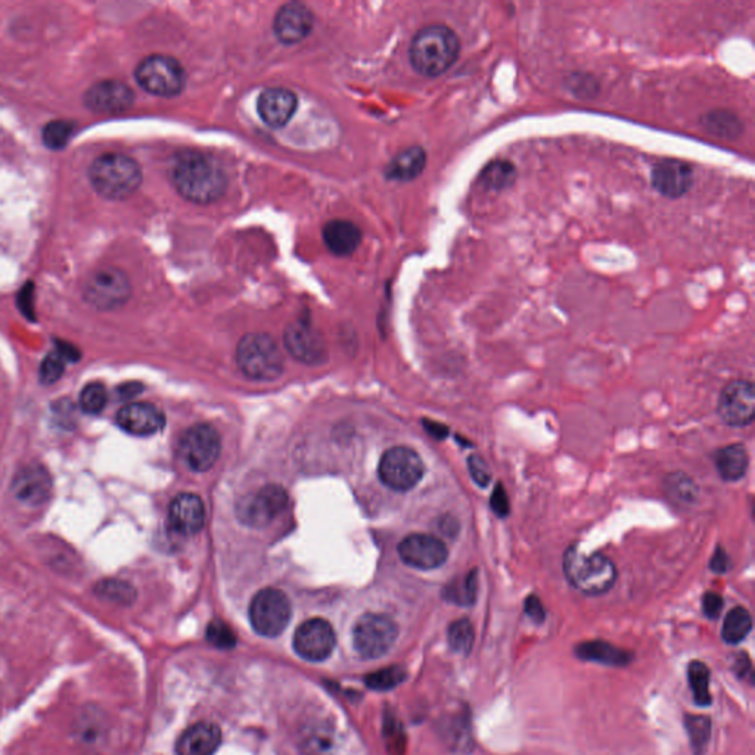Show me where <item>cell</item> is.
<instances>
[{"instance_id": "obj_1", "label": "cell", "mask_w": 755, "mask_h": 755, "mask_svg": "<svg viewBox=\"0 0 755 755\" xmlns=\"http://www.w3.org/2000/svg\"><path fill=\"white\" fill-rule=\"evenodd\" d=\"M172 182L185 200L210 204L219 200L228 188L225 170L210 155L189 152L177 157Z\"/></svg>"}, {"instance_id": "obj_2", "label": "cell", "mask_w": 755, "mask_h": 755, "mask_svg": "<svg viewBox=\"0 0 755 755\" xmlns=\"http://www.w3.org/2000/svg\"><path fill=\"white\" fill-rule=\"evenodd\" d=\"M461 54L458 34L444 24H431L415 34L410 43L409 59L416 73L440 77L455 65Z\"/></svg>"}, {"instance_id": "obj_3", "label": "cell", "mask_w": 755, "mask_h": 755, "mask_svg": "<svg viewBox=\"0 0 755 755\" xmlns=\"http://www.w3.org/2000/svg\"><path fill=\"white\" fill-rule=\"evenodd\" d=\"M93 189L107 200H126L142 183L141 166L124 154H104L89 169Z\"/></svg>"}, {"instance_id": "obj_4", "label": "cell", "mask_w": 755, "mask_h": 755, "mask_svg": "<svg viewBox=\"0 0 755 755\" xmlns=\"http://www.w3.org/2000/svg\"><path fill=\"white\" fill-rule=\"evenodd\" d=\"M564 574L568 583L589 596L610 592L617 580V568L602 553L584 555L577 546H571L564 555Z\"/></svg>"}, {"instance_id": "obj_5", "label": "cell", "mask_w": 755, "mask_h": 755, "mask_svg": "<svg viewBox=\"0 0 755 755\" xmlns=\"http://www.w3.org/2000/svg\"><path fill=\"white\" fill-rule=\"evenodd\" d=\"M236 362L245 377L273 381L284 372V357L278 344L267 334H248L239 341Z\"/></svg>"}, {"instance_id": "obj_6", "label": "cell", "mask_w": 755, "mask_h": 755, "mask_svg": "<svg viewBox=\"0 0 755 755\" xmlns=\"http://www.w3.org/2000/svg\"><path fill=\"white\" fill-rule=\"evenodd\" d=\"M135 77L142 89L163 98L179 95L186 85L185 68L167 55H151L139 62Z\"/></svg>"}, {"instance_id": "obj_7", "label": "cell", "mask_w": 755, "mask_h": 755, "mask_svg": "<svg viewBox=\"0 0 755 755\" xmlns=\"http://www.w3.org/2000/svg\"><path fill=\"white\" fill-rule=\"evenodd\" d=\"M291 602L282 590L267 587L260 590L250 605L253 629L266 638H276L287 629L291 620Z\"/></svg>"}, {"instance_id": "obj_8", "label": "cell", "mask_w": 755, "mask_h": 755, "mask_svg": "<svg viewBox=\"0 0 755 755\" xmlns=\"http://www.w3.org/2000/svg\"><path fill=\"white\" fill-rule=\"evenodd\" d=\"M379 478L388 489L409 492L418 486L425 474L421 456L406 446L391 447L379 462Z\"/></svg>"}, {"instance_id": "obj_9", "label": "cell", "mask_w": 755, "mask_h": 755, "mask_svg": "<svg viewBox=\"0 0 755 755\" xmlns=\"http://www.w3.org/2000/svg\"><path fill=\"white\" fill-rule=\"evenodd\" d=\"M399 636L393 618L385 614H365L353 630V643L363 658H379L387 654Z\"/></svg>"}, {"instance_id": "obj_10", "label": "cell", "mask_w": 755, "mask_h": 755, "mask_svg": "<svg viewBox=\"0 0 755 755\" xmlns=\"http://www.w3.org/2000/svg\"><path fill=\"white\" fill-rule=\"evenodd\" d=\"M222 450L216 428L197 424L188 428L179 441V455L191 471L205 472L213 468Z\"/></svg>"}, {"instance_id": "obj_11", "label": "cell", "mask_w": 755, "mask_h": 755, "mask_svg": "<svg viewBox=\"0 0 755 755\" xmlns=\"http://www.w3.org/2000/svg\"><path fill=\"white\" fill-rule=\"evenodd\" d=\"M130 292L129 279L114 267L96 270L83 288L85 300L98 310L118 309L129 300Z\"/></svg>"}, {"instance_id": "obj_12", "label": "cell", "mask_w": 755, "mask_h": 755, "mask_svg": "<svg viewBox=\"0 0 755 755\" xmlns=\"http://www.w3.org/2000/svg\"><path fill=\"white\" fill-rule=\"evenodd\" d=\"M288 502L290 499L284 487L269 484L259 492L241 500L238 506V518L248 527H267L287 509Z\"/></svg>"}, {"instance_id": "obj_13", "label": "cell", "mask_w": 755, "mask_h": 755, "mask_svg": "<svg viewBox=\"0 0 755 755\" xmlns=\"http://www.w3.org/2000/svg\"><path fill=\"white\" fill-rule=\"evenodd\" d=\"M284 343L291 356L304 365H322L328 359L325 337L307 320H295L288 325Z\"/></svg>"}, {"instance_id": "obj_14", "label": "cell", "mask_w": 755, "mask_h": 755, "mask_svg": "<svg viewBox=\"0 0 755 755\" xmlns=\"http://www.w3.org/2000/svg\"><path fill=\"white\" fill-rule=\"evenodd\" d=\"M720 418L730 427H747L755 418V391L753 382L738 379L723 388L717 406Z\"/></svg>"}, {"instance_id": "obj_15", "label": "cell", "mask_w": 755, "mask_h": 755, "mask_svg": "<svg viewBox=\"0 0 755 755\" xmlns=\"http://www.w3.org/2000/svg\"><path fill=\"white\" fill-rule=\"evenodd\" d=\"M337 645L334 627L322 618L304 621L294 635V649L301 658L320 663L331 657Z\"/></svg>"}, {"instance_id": "obj_16", "label": "cell", "mask_w": 755, "mask_h": 755, "mask_svg": "<svg viewBox=\"0 0 755 755\" xmlns=\"http://www.w3.org/2000/svg\"><path fill=\"white\" fill-rule=\"evenodd\" d=\"M399 555L409 567L430 571L447 561L449 549L443 540L431 534H410L400 542Z\"/></svg>"}, {"instance_id": "obj_17", "label": "cell", "mask_w": 755, "mask_h": 755, "mask_svg": "<svg viewBox=\"0 0 755 755\" xmlns=\"http://www.w3.org/2000/svg\"><path fill=\"white\" fill-rule=\"evenodd\" d=\"M652 188L668 198L677 200L691 191L695 183V170L686 161L663 158L651 170Z\"/></svg>"}, {"instance_id": "obj_18", "label": "cell", "mask_w": 755, "mask_h": 755, "mask_svg": "<svg viewBox=\"0 0 755 755\" xmlns=\"http://www.w3.org/2000/svg\"><path fill=\"white\" fill-rule=\"evenodd\" d=\"M117 425L132 436L149 437L163 430L166 416L152 403H130L117 413Z\"/></svg>"}, {"instance_id": "obj_19", "label": "cell", "mask_w": 755, "mask_h": 755, "mask_svg": "<svg viewBox=\"0 0 755 755\" xmlns=\"http://www.w3.org/2000/svg\"><path fill=\"white\" fill-rule=\"evenodd\" d=\"M12 494L27 506H40L48 502L52 493V478L43 466H24L12 480Z\"/></svg>"}, {"instance_id": "obj_20", "label": "cell", "mask_w": 755, "mask_h": 755, "mask_svg": "<svg viewBox=\"0 0 755 755\" xmlns=\"http://www.w3.org/2000/svg\"><path fill=\"white\" fill-rule=\"evenodd\" d=\"M313 23L315 18L312 11L303 3L292 2L276 12L273 30L282 43L294 45L309 36L313 30Z\"/></svg>"}, {"instance_id": "obj_21", "label": "cell", "mask_w": 755, "mask_h": 755, "mask_svg": "<svg viewBox=\"0 0 755 755\" xmlns=\"http://www.w3.org/2000/svg\"><path fill=\"white\" fill-rule=\"evenodd\" d=\"M169 523L180 536L200 533L205 523L203 500L194 493H180L170 503Z\"/></svg>"}, {"instance_id": "obj_22", "label": "cell", "mask_w": 755, "mask_h": 755, "mask_svg": "<svg viewBox=\"0 0 755 755\" xmlns=\"http://www.w3.org/2000/svg\"><path fill=\"white\" fill-rule=\"evenodd\" d=\"M132 89L116 80H107L93 85L86 92L85 104L89 110L102 114L123 113L133 104Z\"/></svg>"}, {"instance_id": "obj_23", "label": "cell", "mask_w": 755, "mask_h": 755, "mask_svg": "<svg viewBox=\"0 0 755 755\" xmlns=\"http://www.w3.org/2000/svg\"><path fill=\"white\" fill-rule=\"evenodd\" d=\"M297 107L295 93L284 88L266 89L257 99V113L267 126L275 129H281L290 123Z\"/></svg>"}, {"instance_id": "obj_24", "label": "cell", "mask_w": 755, "mask_h": 755, "mask_svg": "<svg viewBox=\"0 0 755 755\" xmlns=\"http://www.w3.org/2000/svg\"><path fill=\"white\" fill-rule=\"evenodd\" d=\"M222 732L213 723L189 727L177 741V755H213L219 750Z\"/></svg>"}, {"instance_id": "obj_25", "label": "cell", "mask_w": 755, "mask_h": 755, "mask_svg": "<svg viewBox=\"0 0 755 755\" xmlns=\"http://www.w3.org/2000/svg\"><path fill=\"white\" fill-rule=\"evenodd\" d=\"M360 241H362V232L349 220H331L323 228V242L335 256H350L357 250Z\"/></svg>"}, {"instance_id": "obj_26", "label": "cell", "mask_w": 755, "mask_h": 755, "mask_svg": "<svg viewBox=\"0 0 755 755\" xmlns=\"http://www.w3.org/2000/svg\"><path fill=\"white\" fill-rule=\"evenodd\" d=\"M427 166V152L422 146H409L388 164L385 176L397 182H407L421 176Z\"/></svg>"}, {"instance_id": "obj_27", "label": "cell", "mask_w": 755, "mask_h": 755, "mask_svg": "<svg viewBox=\"0 0 755 755\" xmlns=\"http://www.w3.org/2000/svg\"><path fill=\"white\" fill-rule=\"evenodd\" d=\"M577 657L590 663L604 664V666L624 667L632 663L635 655L632 652L617 648L604 640L580 643L576 648Z\"/></svg>"}, {"instance_id": "obj_28", "label": "cell", "mask_w": 755, "mask_h": 755, "mask_svg": "<svg viewBox=\"0 0 755 755\" xmlns=\"http://www.w3.org/2000/svg\"><path fill=\"white\" fill-rule=\"evenodd\" d=\"M717 472L725 481H739L745 477L750 465L747 449L744 444L736 443L722 447L714 455Z\"/></svg>"}, {"instance_id": "obj_29", "label": "cell", "mask_w": 755, "mask_h": 755, "mask_svg": "<svg viewBox=\"0 0 755 755\" xmlns=\"http://www.w3.org/2000/svg\"><path fill=\"white\" fill-rule=\"evenodd\" d=\"M701 124L705 132L725 141L739 138L744 130V124L739 117L727 110L710 111L702 117Z\"/></svg>"}, {"instance_id": "obj_30", "label": "cell", "mask_w": 755, "mask_h": 755, "mask_svg": "<svg viewBox=\"0 0 755 755\" xmlns=\"http://www.w3.org/2000/svg\"><path fill=\"white\" fill-rule=\"evenodd\" d=\"M517 180V167L508 160H494L481 170L478 182L487 191L500 192L511 188Z\"/></svg>"}, {"instance_id": "obj_31", "label": "cell", "mask_w": 755, "mask_h": 755, "mask_svg": "<svg viewBox=\"0 0 755 755\" xmlns=\"http://www.w3.org/2000/svg\"><path fill=\"white\" fill-rule=\"evenodd\" d=\"M444 599L461 607H471L478 596V571H469L466 576L458 577L447 584L443 592Z\"/></svg>"}, {"instance_id": "obj_32", "label": "cell", "mask_w": 755, "mask_h": 755, "mask_svg": "<svg viewBox=\"0 0 755 755\" xmlns=\"http://www.w3.org/2000/svg\"><path fill=\"white\" fill-rule=\"evenodd\" d=\"M753 630V618L750 612L742 607L733 608L723 621L722 636L730 645L741 643Z\"/></svg>"}, {"instance_id": "obj_33", "label": "cell", "mask_w": 755, "mask_h": 755, "mask_svg": "<svg viewBox=\"0 0 755 755\" xmlns=\"http://www.w3.org/2000/svg\"><path fill=\"white\" fill-rule=\"evenodd\" d=\"M688 677L695 702L701 707H708L711 704L710 670L701 661H694L688 668Z\"/></svg>"}, {"instance_id": "obj_34", "label": "cell", "mask_w": 755, "mask_h": 755, "mask_svg": "<svg viewBox=\"0 0 755 755\" xmlns=\"http://www.w3.org/2000/svg\"><path fill=\"white\" fill-rule=\"evenodd\" d=\"M450 648L456 654L468 655L474 646V627L468 618L453 621L447 632Z\"/></svg>"}, {"instance_id": "obj_35", "label": "cell", "mask_w": 755, "mask_h": 755, "mask_svg": "<svg viewBox=\"0 0 755 755\" xmlns=\"http://www.w3.org/2000/svg\"><path fill=\"white\" fill-rule=\"evenodd\" d=\"M99 598L107 599L118 605H129L135 601V589L126 581L105 580L96 586Z\"/></svg>"}, {"instance_id": "obj_36", "label": "cell", "mask_w": 755, "mask_h": 755, "mask_svg": "<svg viewBox=\"0 0 755 755\" xmlns=\"http://www.w3.org/2000/svg\"><path fill=\"white\" fill-rule=\"evenodd\" d=\"M685 726L695 755L704 754L708 741H710L711 720L708 717L689 716L688 714L685 719Z\"/></svg>"}, {"instance_id": "obj_37", "label": "cell", "mask_w": 755, "mask_h": 755, "mask_svg": "<svg viewBox=\"0 0 755 755\" xmlns=\"http://www.w3.org/2000/svg\"><path fill=\"white\" fill-rule=\"evenodd\" d=\"M108 402V393L104 385L98 382L86 385L80 393V407L88 415H98Z\"/></svg>"}, {"instance_id": "obj_38", "label": "cell", "mask_w": 755, "mask_h": 755, "mask_svg": "<svg viewBox=\"0 0 755 755\" xmlns=\"http://www.w3.org/2000/svg\"><path fill=\"white\" fill-rule=\"evenodd\" d=\"M406 679V670L402 667H388L384 670L375 671L366 677V685L375 691H388Z\"/></svg>"}, {"instance_id": "obj_39", "label": "cell", "mask_w": 755, "mask_h": 755, "mask_svg": "<svg viewBox=\"0 0 755 755\" xmlns=\"http://www.w3.org/2000/svg\"><path fill=\"white\" fill-rule=\"evenodd\" d=\"M667 492L671 497L683 503H692L697 500L698 487L694 481L685 474H671L667 478Z\"/></svg>"}, {"instance_id": "obj_40", "label": "cell", "mask_w": 755, "mask_h": 755, "mask_svg": "<svg viewBox=\"0 0 755 755\" xmlns=\"http://www.w3.org/2000/svg\"><path fill=\"white\" fill-rule=\"evenodd\" d=\"M71 136H73V124L70 121H52L43 130V141L52 149L64 148Z\"/></svg>"}, {"instance_id": "obj_41", "label": "cell", "mask_w": 755, "mask_h": 755, "mask_svg": "<svg viewBox=\"0 0 755 755\" xmlns=\"http://www.w3.org/2000/svg\"><path fill=\"white\" fill-rule=\"evenodd\" d=\"M567 86L579 98H595L601 90L598 80L592 74L574 73L567 79Z\"/></svg>"}, {"instance_id": "obj_42", "label": "cell", "mask_w": 755, "mask_h": 755, "mask_svg": "<svg viewBox=\"0 0 755 755\" xmlns=\"http://www.w3.org/2000/svg\"><path fill=\"white\" fill-rule=\"evenodd\" d=\"M207 640L219 649H232L236 645V636L231 627L223 621H211L207 627Z\"/></svg>"}, {"instance_id": "obj_43", "label": "cell", "mask_w": 755, "mask_h": 755, "mask_svg": "<svg viewBox=\"0 0 755 755\" xmlns=\"http://www.w3.org/2000/svg\"><path fill=\"white\" fill-rule=\"evenodd\" d=\"M65 362L67 359L58 350L48 354L40 366V381L43 384H55L64 375Z\"/></svg>"}, {"instance_id": "obj_44", "label": "cell", "mask_w": 755, "mask_h": 755, "mask_svg": "<svg viewBox=\"0 0 755 755\" xmlns=\"http://www.w3.org/2000/svg\"><path fill=\"white\" fill-rule=\"evenodd\" d=\"M468 469L472 480L475 481L478 487L486 489L489 486L490 481H492V471H490L489 465H487V462L481 456H469Z\"/></svg>"}, {"instance_id": "obj_45", "label": "cell", "mask_w": 755, "mask_h": 755, "mask_svg": "<svg viewBox=\"0 0 755 755\" xmlns=\"http://www.w3.org/2000/svg\"><path fill=\"white\" fill-rule=\"evenodd\" d=\"M331 744V736L326 733V730H313L307 738L306 750L312 755H325L328 754Z\"/></svg>"}, {"instance_id": "obj_46", "label": "cell", "mask_w": 755, "mask_h": 755, "mask_svg": "<svg viewBox=\"0 0 755 755\" xmlns=\"http://www.w3.org/2000/svg\"><path fill=\"white\" fill-rule=\"evenodd\" d=\"M490 506L494 515L499 518H506L511 512V506H509L508 494L503 489L502 483H497L494 487L492 497H490Z\"/></svg>"}, {"instance_id": "obj_47", "label": "cell", "mask_w": 755, "mask_h": 755, "mask_svg": "<svg viewBox=\"0 0 755 755\" xmlns=\"http://www.w3.org/2000/svg\"><path fill=\"white\" fill-rule=\"evenodd\" d=\"M723 604L725 602H723L722 596L714 592L705 593L704 598H702V610H704V614L708 618H711V620L719 618L720 612L723 610Z\"/></svg>"}, {"instance_id": "obj_48", "label": "cell", "mask_w": 755, "mask_h": 755, "mask_svg": "<svg viewBox=\"0 0 755 755\" xmlns=\"http://www.w3.org/2000/svg\"><path fill=\"white\" fill-rule=\"evenodd\" d=\"M525 614H527L534 623L540 624L545 621V607H543L542 601H540L536 595H530L525 599Z\"/></svg>"}, {"instance_id": "obj_49", "label": "cell", "mask_w": 755, "mask_h": 755, "mask_svg": "<svg viewBox=\"0 0 755 755\" xmlns=\"http://www.w3.org/2000/svg\"><path fill=\"white\" fill-rule=\"evenodd\" d=\"M711 571L717 574H725L730 568V559L725 549L717 548L710 562Z\"/></svg>"}, {"instance_id": "obj_50", "label": "cell", "mask_w": 755, "mask_h": 755, "mask_svg": "<svg viewBox=\"0 0 755 755\" xmlns=\"http://www.w3.org/2000/svg\"><path fill=\"white\" fill-rule=\"evenodd\" d=\"M424 427L425 430L428 431V434H431V436L438 438V440H441V438H446L447 434H449V430H447L444 425L437 424V422L425 421Z\"/></svg>"}, {"instance_id": "obj_51", "label": "cell", "mask_w": 755, "mask_h": 755, "mask_svg": "<svg viewBox=\"0 0 755 755\" xmlns=\"http://www.w3.org/2000/svg\"><path fill=\"white\" fill-rule=\"evenodd\" d=\"M751 668V660L748 658L747 654H741L739 655L738 660H736V666L735 671L739 674V676H747L748 671H750Z\"/></svg>"}, {"instance_id": "obj_52", "label": "cell", "mask_w": 755, "mask_h": 755, "mask_svg": "<svg viewBox=\"0 0 755 755\" xmlns=\"http://www.w3.org/2000/svg\"><path fill=\"white\" fill-rule=\"evenodd\" d=\"M441 530H443L447 536H456V534H458L459 525L455 520H452V518H446V523L443 524Z\"/></svg>"}]
</instances>
